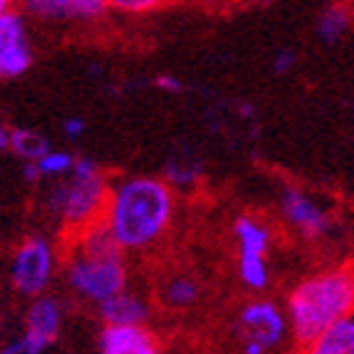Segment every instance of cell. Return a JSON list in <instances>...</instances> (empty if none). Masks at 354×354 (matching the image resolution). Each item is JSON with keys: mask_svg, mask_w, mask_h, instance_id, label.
I'll list each match as a JSON object with an SVG mask.
<instances>
[{"mask_svg": "<svg viewBox=\"0 0 354 354\" xmlns=\"http://www.w3.org/2000/svg\"><path fill=\"white\" fill-rule=\"evenodd\" d=\"M354 310V263L297 285L290 295V319L300 352H310L317 337Z\"/></svg>", "mask_w": 354, "mask_h": 354, "instance_id": "obj_1", "label": "cell"}, {"mask_svg": "<svg viewBox=\"0 0 354 354\" xmlns=\"http://www.w3.org/2000/svg\"><path fill=\"white\" fill-rule=\"evenodd\" d=\"M174 194L159 178L127 181L109 201V228L122 248H144L161 236L171 221Z\"/></svg>", "mask_w": 354, "mask_h": 354, "instance_id": "obj_2", "label": "cell"}, {"mask_svg": "<svg viewBox=\"0 0 354 354\" xmlns=\"http://www.w3.org/2000/svg\"><path fill=\"white\" fill-rule=\"evenodd\" d=\"M109 201H112V191L106 189L102 174L87 178L75 176L70 183H62L53 194V206L62 218L59 238L75 236L87 225L106 218Z\"/></svg>", "mask_w": 354, "mask_h": 354, "instance_id": "obj_3", "label": "cell"}, {"mask_svg": "<svg viewBox=\"0 0 354 354\" xmlns=\"http://www.w3.org/2000/svg\"><path fill=\"white\" fill-rule=\"evenodd\" d=\"M59 258L67 263V278L72 288L80 290L89 300L104 302L122 292L127 283L122 253H84L67 250Z\"/></svg>", "mask_w": 354, "mask_h": 354, "instance_id": "obj_4", "label": "cell"}, {"mask_svg": "<svg viewBox=\"0 0 354 354\" xmlns=\"http://www.w3.org/2000/svg\"><path fill=\"white\" fill-rule=\"evenodd\" d=\"M53 270V253L42 238H28L12 263V283L23 295H37L48 285Z\"/></svg>", "mask_w": 354, "mask_h": 354, "instance_id": "obj_5", "label": "cell"}, {"mask_svg": "<svg viewBox=\"0 0 354 354\" xmlns=\"http://www.w3.org/2000/svg\"><path fill=\"white\" fill-rule=\"evenodd\" d=\"M32 65L28 37L20 15L6 10L0 15V77H18Z\"/></svg>", "mask_w": 354, "mask_h": 354, "instance_id": "obj_6", "label": "cell"}, {"mask_svg": "<svg viewBox=\"0 0 354 354\" xmlns=\"http://www.w3.org/2000/svg\"><path fill=\"white\" fill-rule=\"evenodd\" d=\"M59 332V310L53 300L42 297L30 307L28 322H25V337L20 344H12L6 352H42L45 347L57 339Z\"/></svg>", "mask_w": 354, "mask_h": 354, "instance_id": "obj_7", "label": "cell"}, {"mask_svg": "<svg viewBox=\"0 0 354 354\" xmlns=\"http://www.w3.org/2000/svg\"><path fill=\"white\" fill-rule=\"evenodd\" d=\"M241 330L248 342L260 344L263 349L275 347L283 339L285 322L278 307L270 302H253L241 313Z\"/></svg>", "mask_w": 354, "mask_h": 354, "instance_id": "obj_8", "label": "cell"}, {"mask_svg": "<svg viewBox=\"0 0 354 354\" xmlns=\"http://www.w3.org/2000/svg\"><path fill=\"white\" fill-rule=\"evenodd\" d=\"M100 349L106 354H156L161 344L142 325H106L100 335Z\"/></svg>", "mask_w": 354, "mask_h": 354, "instance_id": "obj_9", "label": "cell"}, {"mask_svg": "<svg viewBox=\"0 0 354 354\" xmlns=\"http://www.w3.org/2000/svg\"><path fill=\"white\" fill-rule=\"evenodd\" d=\"M20 6L37 18H100L106 0H20Z\"/></svg>", "mask_w": 354, "mask_h": 354, "instance_id": "obj_10", "label": "cell"}, {"mask_svg": "<svg viewBox=\"0 0 354 354\" xmlns=\"http://www.w3.org/2000/svg\"><path fill=\"white\" fill-rule=\"evenodd\" d=\"M283 206H285V213L290 216V221H292L297 228L305 230L307 236H319V233L330 225L325 213L319 211L307 196H302L300 191H288Z\"/></svg>", "mask_w": 354, "mask_h": 354, "instance_id": "obj_11", "label": "cell"}, {"mask_svg": "<svg viewBox=\"0 0 354 354\" xmlns=\"http://www.w3.org/2000/svg\"><path fill=\"white\" fill-rule=\"evenodd\" d=\"M310 352L315 354H354V310L339 317L317 337Z\"/></svg>", "mask_w": 354, "mask_h": 354, "instance_id": "obj_12", "label": "cell"}, {"mask_svg": "<svg viewBox=\"0 0 354 354\" xmlns=\"http://www.w3.org/2000/svg\"><path fill=\"white\" fill-rule=\"evenodd\" d=\"M102 319L106 325H142L147 319V307L131 295L117 292L102 302Z\"/></svg>", "mask_w": 354, "mask_h": 354, "instance_id": "obj_13", "label": "cell"}, {"mask_svg": "<svg viewBox=\"0 0 354 354\" xmlns=\"http://www.w3.org/2000/svg\"><path fill=\"white\" fill-rule=\"evenodd\" d=\"M198 295H201V288H198V283L194 278H189V275H174V278L166 280L164 295L161 297H164L166 305L183 310V307L196 305Z\"/></svg>", "mask_w": 354, "mask_h": 354, "instance_id": "obj_14", "label": "cell"}, {"mask_svg": "<svg viewBox=\"0 0 354 354\" xmlns=\"http://www.w3.org/2000/svg\"><path fill=\"white\" fill-rule=\"evenodd\" d=\"M236 236H238V241H241V253L266 255L268 230L260 223H255V221H250V218H238Z\"/></svg>", "mask_w": 354, "mask_h": 354, "instance_id": "obj_15", "label": "cell"}, {"mask_svg": "<svg viewBox=\"0 0 354 354\" xmlns=\"http://www.w3.org/2000/svg\"><path fill=\"white\" fill-rule=\"evenodd\" d=\"M349 8L344 6V3H332L330 8H327V12L322 15V20H319V37L325 42H335L337 37L344 35V30L349 28Z\"/></svg>", "mask_w": 354, "mask_h": 354, "instance_id": "obj_16", "label": "cell"}, {"mask_svg": "<svg viewBox=\"0 0 354 354\" xmlns=\"http://www.w3.org/2000/svg\"><path fill=\"white\" fill-rule=\"evenodd\" d=\"M10 147L15 153H20L23 159L28 161H37L42 159L45 153H48V142L42 139L40 134H32V131L28 129H15L10 131Z\"/></svg>", "mask_w": 354, "mask_h": 354, "instance_id": "obj_17", "label": "cell"}, {"mask_svg": "<svg viewBox=\"0 0 354 354\" xmlns=\"http://www.w3.org/2000/svg\"><path fill=\"white\" fill-rule=\"evenodd\" d=\"M241 275L250 288H263L266 280H268L266 255L241 253Z\"/></svg>", "mask_w": 354, "mask_h": 354, "instance_id": "obj_18", "label": "cell"}, {"mask_svg": "<svg viewBox=\"0 0 354 354\" xmlns=\"http://www.w3.org/2000/svg\"><path fill=\"white\" fill-rule=\"evenodd\" d=\"M72 156L70 153H45L42 159H37V166H40L42 176H53V174H65L67 169H72Z\"/></svg>", "mask_w": 354, "mask_h": 354, "instance_id": "obj_19", "label": "cell"}, {"mask_svg": "<svg viewBox=\"0 0 354 354\" xmlns=\"http://www.w3.org/2000/svg\"><path fill=\"white\" fill-rule=\"evenodd\" d=\"M169 0H106V6L117 8L122 12H151L164 8Z\"/></svg>", "mask_w": 354, "mask_h": 354, "instance_id": "obj_20", "label": "cell"}, {"mask_svg": "<svg viewBox=\"0 0 354 354\" xmlns=\"http://www.w3.org/2000/svg\"><path fill=\"white\" fill-rule=\"evenodd\" d=\"M183 3H191V6L208 8V10H223L225 6H233L236 0H183Z\"/></svg>", "mask_w": 354, "mask_h": 354, "instance_id": "obj_21", "label": "cell"}, {"mask_svg": "<svg viewBox=\"0 0 354 354\" xmlns=\"http://www.w3.org/2000/svg\"><path fill=\"white\" fill-rule=\"evenodd\" d=\"M292 59H295V55H292V53H283L278 59H275V70H278V72H285L290 65H292Z\"/></svg>", "mask_w": 354, "mask_h": 354, "instance_id": "obj_22", "label": "cell"}, {"mask_svg": "<svg viewBox=\"0 0 354 354\" xmlns=\"http://www.w3.org/2000/svg\"><path fill=\"white\" fill-rule=\"evenodd\" d=\"M82 129H84V124L80 122V119H70V122H67V127H65L67 136H80V134H82Z\"/></svg>", "mask_w": 354, "mask_h": 354, "instance_id": "obj_23", "label": "cell"}, {"mask_svg": "<svg viewBox=\"0 0 354 354\" xmlns=\"http://www.w3.org/2000/svg\"><path fill=\"white\" fill-rule=\"evenodd\" d=\"M156 84L164 89H171V92H178V89H181V82H176V80H171V77H159Z\"/></svg>", "mask_w": 354, "mask_h": 354, "instance_id": "obj_24", "label": "cell"}, {"mask_svg": "<svg viewBox=\"0 0 354 354\" xmlns=\"http://www.w3.org/2000/svg\"><path fill=\"white\" fill-rule=\"evenodd\" d=\"M40 176H42V171H40V166H37V161L28 164V169H25V178H28V181H37Z\"/></svg>", "mask_w": 354, "mask_h": 354, "instance_id": "obj_25", "label": "cell"}, {"mask_svg": "<svg viewBox=\"0 0 354 354\" xmlns=\"http://www.w3.org/2000/svg\"><path fill=\"white\" fill-rule=\"evenodd\" d=\"M6 147H10V131L0 124V149H6Z\"/></svg>", "mask_w": 354, "mask_h": 354, "instance_id": "obj_26", "label": "cell"}, {"mask_svg": "<svg viewBox=\"0 0 354 354\" xmlns=\"http://www.w3.org/2000/svg\"><path fill=\"white\" fill-rule=\"evenodd\" d=\"M12 3H15V0H0V15H3L6 10H10Z\"/></svg>", "mask_w": 354, "mask_h": 354, "instance_id": "obj_27", "label": "cell"}]
</instances>
